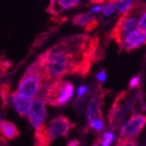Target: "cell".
<instances>
[{
  "instance_id": "5bb4252c",
  "label": "cell",
  "mask_w": 146,
  "mask_h": 146,
  "mask_svg": "<svg viewBox=\"0 0 146 146\" xmlns=\"http://www.w3.org/2000/svg\"><path fill=\"white\" fill-rule=\"evenodd\" d=\"M134 0H117V12L121 15H125L127 12H129L134 7Z\"/></svg>"
},
{
  "instance_id": "cb8c5ba5",
  "label": "cell",
  "mask_w": 146,
  "mask_h": 146,
  "mask_svg": "<svg viewBox=\"0 0 146 146\" xmlns=\"http://www.w3.org/2000/svg\"><path fill=\"white\" fill-rule=\"evenodd\" d=\"M91 2H103V1H104V0H90Z\"/></svg>"
},
{
  "instance_id": "44dd1931",
  "label": "cell",
  "mask_w": 146,
  "mask_h": 146,
  "mask_svg": "<svg viewBox=\"0 0 146 146\" xmlns=\"http://www.w3.org/2000/svg\"><path fill=\"white\" fill-rule=\"evenodd\" d=\"M96 79L99 83H104L105 81L107 80V74L105 71H100L96 74Z\"/></svg>"
},
{
  "instance_id": "ba28073f",
  "label": "cell",
  "mask_w": 146,
  "mask_h": 146,
  "mask_svg": "<svg viewBox=\"0 0 146 146\" xmlns=\"http://www.w3.org/2000/svg\"><path fill=\"white\" fill-rule=\"evenodd\" d=\"M145 44H146V31L138 28V29H136L135 31L132 32L131 34L128 35L119 43V45L126 51H132L134 49L143 46Z\"/></svg>"
},
{
  "instance_id": "2e32d148",
  "label": "cell",
  "mask_w": 146,
  "mask_h": 146,
  "mask_svg": "<svg viewBox=\"0 0 146 146\" xmlns=\"http://www.w3.org/2000/svg\"><path fill=\"white\" fill-rule=\"evenodd\" d=\"M115 140V134L112 131H104L102 133V138L100 140L101 146H110Z\"/></svg>"
},
{
  "instance_id": "5b68a950",
  "label": "cell",
  "mask_w": 146,
  "mask_h": 146,
  "mask_svg": "<svg viewBox=\"0 0 146 146\" xmlns=\"http://www.w3.org/2000/svg\"><path fill=\"white\" fill-rule=\"evenodd\" d=\"M141 12L142 11H140L137 8L136 5H134V7L129 12L123 15V17L117 22V26L113 30V37L119 43H121L133 31L138 29L139 17L141 15Z\"/></svg>"
},
{
  "instance_id": "8fae6325",
  "label": "cell",
  "mask_w": 146,
  "mask_h": 146,
  "mask_svg": "<svg viewBox=\"0 0 146 146\" xmlns=\"http://www.w3.org/2000/svg\"><path fill=\"white\" fill-rule=\"evenodd\" d=\"M73 24L76 26H79V27H84L87 28V29H91L97 24L96 23V19H95L94 15L92 12H84V13H81L78 15L77 17H75L73 21Z\"/></svg>"
},
{
  "instance_id": "30bf717a",
  "label": "cell",
  "mask_w": 146,
  "mask_h": 146,
  "mask_svg": "<svg viewBox=\"0 0 146 146\" xmlns=\"http://www.w3.org/2000/svg\"><path fill=\"white\" fill-rule=\"evenodd\" d=\"M83 0H51L49 10L52 13H60L72 8H75L82 3Z\"/></svg>"
},
{
  "instance_id": "603a6c76",
  "label": "cell",
  "mask_w": 146,
  "mask_h": 146,
  "mask_svg": "<svg viewBox=\"0 0 146 146\" xmlns=\"http://www.w3.org/2000/svg\"><path fill=\"white\" fill-rule=\"evenodd\" d=\"M68 146H75V145H80V142H78L77 140H74V141L70 142V143L68 144Z\"/></svg>"
},
{
  "instance_id": "ffe728a7",
  "label": "cell",
  "mask_w": 146,
  "mask_h": 146,
  "mask_svg": "<svg viewBox=\"0 0 146 146\" xmlns=\"http://www.w3.org/2000/svg\"><path fill=\"white\" fill-rule=\"evenodd\" d=\"M103 10V4H101V3L97 2L95 3L94 5H93L92 7L90 8V10L89 11L92 12L93 15H97V13H100V12H102Z\"/></svg>"
},
{
  "instance_id": "277c9868",
  "label": "cell",
  "mask_w": 146,
  "mask_h": 146,
  "mask_svg": "<svg viewBox=\"0 0 146 146\" xmlns=\"http://www.w3.org/2000/svg\"><path fill=\"white\" fill-rule=\"evenodd\" d=\"M75 88L71 82L55 81L48 87L46 93V100L51 105L60 106L68 103L73 98Z\"/></svg>"
},
{
  "instance_id": "8992f818",
  "label": "cell",
  "mask_w": 146,
  "mask_h": 146,
  "mask_svg": "<svg viewBox=\"0 0 146 146\" xmlns=\"http://www.w3.org/2000/svg\"><path fill=\"white\" fill-rule=\"evenodd\" d=\"M47 110H46V101L43 97H36L33 99L31 108L28 113V117L31 123L32 127L36 130V132L40 131L44 127V123L46 119Z\"/></svg>"
},
{
  "instance_id": "4fadbf2b",
  "label": "cell",
  "mask_w": 146,
  "mask_h": 146,
  "mask_svg": "<svg viewBox=\"0 0 146 146\" xmlns=\"http://www.w3.org/2000/svg\"><path fill=\"white\" fill-rule=\"evenodd\" d=\"M0 129H1L2 136L7 140H12L19 135V131H17V128L15 127V125L10 122H7V121H1Z\"/></svg>"
},
{
  "instance_id": "7c38bea8",
  "label": "cell",
  "mask_w": 146,
  "mask_h": 146,
  "mask_svg": "<svg viewBox=\"0 0 146 146\" xmlns=\"http://www.w3.org/2000/svg\"><path fill=\"white\" fill-rule=\"evenodd\" d=\"M101 117L100 112V99L98 96H93L87 106V119L90 121L95 117Z\"/></svg>"
},
{
  "instance_id": "e0dca14e",
  "label": "cell",
  "mask_w": 146,
  "mask_h": 146,
  "mask_svg": "<svg viewBox=\"0 0 146 146\" xmlns=\"http://www.w3.org/2000/svg\"><path fill=\"white\" fill-rule=\"evenodd\" d=\"M88 122H89V127L95 132H101L104 128V122H103L101 117H95V119H90Z\"/></svg>"
},
{
  "instance_id": "52a82bcc",
  "label": "cell",
  "mask_w": 146,
  "mask_h": 146,
  "mask_svg": "<svg viewBox=\"0 0 146 146\" xmlns=\"http://www.w3.org/2000/svg\"><path fill=\"white\" fill-rule=\"evenodd\" d=\"M146 125V115H135L130 117L121 128V140L130 141L136 138Z\"/></svg>"
},
{
  "instance_id": "d4e9b609",
  "label": "cell",
  "mask_w": 146,
  "mask_h": 146,
  "mask_svg": "<svg viewBox=\"0 0 146 146\" xmlns=\"http://www.w3.org/2000/svg\"><path fill=\"white\" fill-rule=\"evenodd\" d=\"M144 7L146 8V1H145V4H144Z\"/></svg>"
},
{
  "instance_id": "d6986e66",
  "label": "cell",
  "mask_w": 146,
  "mask_h": 146,
  "mask_svg": "<svg viewBox=\"0 0 146 146\" xmlns=\"http://www.w3.org/2000/svg\"><path fill=\"white\" fill-rule=\"evenodd\" d=\"M88 90H89V88H88L87 85H81L80 87L77 89V96H78L79 98L83 97V96H85L86 94L88 93Z\"/></svg>"
},
{
  "instance_id": "9a60e30c",
  "label": "cell",
  "mask_w": 146,
  "mask_h": 146,
  "mask_svg": "<svg viewBox=\"0 0 146 146\" xmlns=\"http://www.w3.org/2000/svg\"><path fill=\"white\" fill-rule=\"evenodd\" d=\"M117 11V0H106V3L103 4V10L101 13L103 15V17H110L115 15Z\"/></svg>"
},
{
  "instance_id": "6da1fadb",
  "label": "cell",
  "mask_w": 146,
  "mask_h": 146,
  "mask_svg": "<svg viewBox=\"0 0 146 146\" xmlns=\"http://www.w3.org/2000/svg\"><path fill=\"white\" fill-rule=\"evenodd\" d=\"M85 42L81 38L79 42L61 43L50 49L44 58H41L44 79L57 81L62 76L79 70L81 66V53Z\"/></svg>"
},
{
  "instance_id": "7a4b0ae2",
  "label": "cell",
  "mask_w": 146,
  "mask_h": 146,
  "mask_svg": "<svg viewBox=\"0 0 146 146\" xmlns=\"http://www.w3.org/2000/svg\"><path fill=\"white\" fill-rule=\"evenodd\" d=\"M43 80H45L43 66H42V60L39 59L35 64L30 66V68H28V71L25 73L17 86V91L21 94L34 99L41 89Z\"/></svg>"
},
{
  "instance_id": "ac0fdd59",
  "label": "cell",
  "mask_w": 146,
  "mask_h": 146,
  "mask_svg": "<svg viewBox=\"0 0 146 146\" xmlns=\"http://www.w3.org/2000/svg\"><path fill=\"white\" fill-rule=\"evenodd\" d=\"M138 28L146 31V11H142L140 17H139Z\"/></svg>"
},
{
  "instance_id": "7402d4cb",
  "label": "cell",
  "mask_w": 146,
  "mask_h": 146,
  "mask_svg": "<svg viewBox=\"0 0 146 146\" xmlns=\"http://www.w3.org/2000/svg\"><path fill=\"white\" fill-rule=\"evenodd\" d=\"M140 84V77L136 76V77H133V78L130 80V83H129V87L131 89H134V88H137Z\"/></svg>"
},
{
  "instance_id": "3957f363",
  "label": "cell",
  "mask_w": 146,
  "mask_h": 146,
  "mask_svg": "<svg viewBox=\"0 0 146 146\" xmlns=\"http://www.w3.org/2000/svg\"><path fill=\"white\" fill-rule=\"evenodd\" d=\"M71 127L70 121L60 115L51 119L47 126H44L40 131L37 132V137L39 141H44V144H48L59 137L66 136Z\"/></svg>"
},
{
  "instance_id": "9c48e42d",
  "label": "cell",
  "mask_w": 146,
  "mask_h": 146,
  "mask_svg": "<svg viewBox=\"0 0 146 146\" xmlns=\"http://www.w3.org/2000/svg\"><path fill=\"white\" fill-rule=\"evenodd\" d=\"M9 101L12 108L21 117H27L30 108H31L32 102H33V98H30L26 95H23L20 92L15 91V93L10 95Z\"/></svg>"
}]
</instances>
